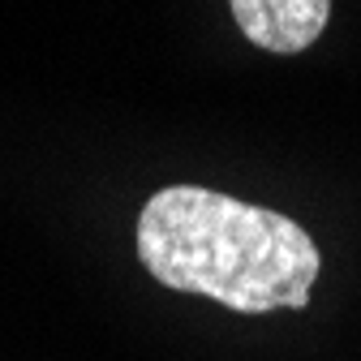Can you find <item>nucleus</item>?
<instances>
[{
	"label": "nucleus",
	"mask_w": 361,
	"mask_h": 361,
	"mask_svg": "<svg viewBox=\"0 0 361 361\" xmlns=\"http://www.w3.org/2000/svg\"><path fill=\"white\" fill-rule=\"evenodd\" d=\"M237 26L267 52H305L327 30L331 0H228Z\"/></svg>",
	"instance_id": "f03ea898"
},
{
	"label": "nucleus",
	"mask_w": 361,
	"mask_h": 361,
	"mask_svg": "<svg viewBox=\"0 0 361 361\" xmlns=\"http://www.w3.org/2000/svg\"><path fill=\"white\" fill-rule=\"evenodd\" d=\"M138 258L164 288L237 314L301 310L323 267L301 224L202 185H168L142 207Z\"/></svg>",
	"instance_id": "f257e3e1"
}]
</instances>
